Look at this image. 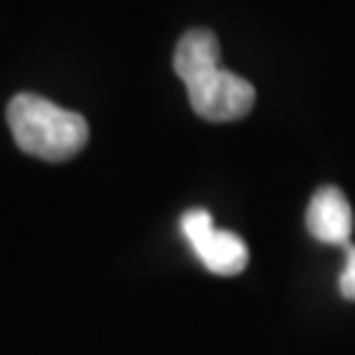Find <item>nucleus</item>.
<instances>
[{"label":"nucleus","mask_w":355,"mask_h":355,"mask_svg":"<svg viewBox=\"0 0 355 355\" xmlns=\"http://www.w3.org/2000/svg\"><path fill=\"white\" fill-rule=\"evenodd\" d=\"M9 130L18 148L39 160H71L89 142V121L33 92H21L6 104Z\"/></svg>","instance_id":"nucleus-1"},{"label":"nucleus","mask_w":355,"mask_h":355,"mask_svg":"<svg viewBox=\"0 0 355 355\" xmlns=\"http://www.w3.org/2000/svg\"><path fill=\"white\" fill-rule=\"evenodd\" d=\"M187 98H190L196 116L207 121H237L252 113L254 86L234 71L216 69L193 83H187Z\"/></svg>","instance_id":"nucleus-2"},{"label":"nucleus","mask_w":355,"mask_h":355,"mask_svg":"<svg viewBox=\"0 0 355 355\" xmlns=\"http://www.w3.org/2000/svg\"><path fill=\"white\" fill-rule=\"evenodd\" d=\"M305 225L311 237L329 246H349L352 234V207L338 187H323L317 190L308 205Z\"/></svg>","instance_id":"nucleus-3"},{"label":"nucleus","mask_w":355,"mask_h":355,"mask_svg":"<svg viewBox=\"0 0 355 355\" xmlns=\"http://www.w3.org/2000/svg\"><path fill=\"white\" fill-rule=\"evenodd\" d=\"M172 69L184 83H193L198 77L219 69V42L210 30H187L175 44Z\"/></svg>","instance_id":"nucleus-4"},{"label":"nucleus","mask_w":355,"mask_h":355,"mask_svg":"<svg viewBox=\"0 0 355 355\" xmlns=\"http://www.w3.org/2000/svg\"><path fill=\"white\" fill-rule=\"evenodd\" d=\"M190 246L198 254V261L216 275H237V272L246 270V263H249L246 243H243L237 234H231V231L210 228L207 234L193 240Z\"/></svg>","instance_id":"nucleus-5"},{"label":"nucleus","mask_w":355,"mask_h":355,"mask_svg":"<svg viewBox=\"0 0 355 355\" xmlns=\"http://www.w3.org/2000/svg\"><path fill=\"white\" fill-rule=\"evenodd\" d=\"M210 228H216V225H214V216H210L207 210H187V214L181 216V231L190 243L198 240L202 234H207Z\"/></svg>","instance_id":"nucleus-6"},{"label":"nucleus","mask_w":355,"mask_h":355,"mask_svg":"<svg viewBox=\"0 0 355 355\" xmlns=\"http://www.w3.org/2000/svg\"><path fill=\"white\" fill-rule=\"evenodd\" d=\"M340 293L355 302V246H347V263L340 272Z\"/></svg>","instance_id":"nucleus-7"}]
</instances>
